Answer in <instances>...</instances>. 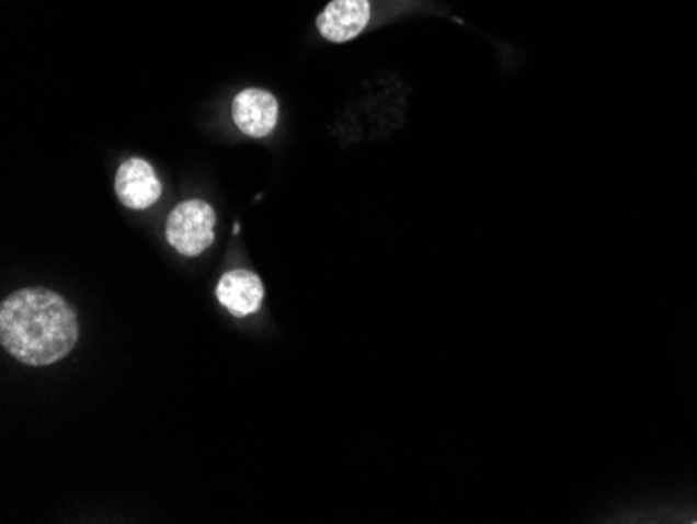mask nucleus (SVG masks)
<instances>
[{"instance_id": "obj_1", "label": "nucleus", "mask_w": 697, "mask_h": 524, "mask_svg": "<svg viewBox=\"0 0 697 524\" xmlns=\"http://www.w3.org/2000/svg\"><path fill=\"white\" fill-rule=\"evenodd\" d=\"M0 343L27 366H50L76 348L78 318L57 293L23 288L2 304Z\"/></svg>"}, {"instance_id": "obj_2", "label": "nucleus", "mask_w": 697, "mask_h": 524, "mask_svg": "<svg viewBox=\"0 0 697 524\" xmlns=\"http://www.w3.org/2000/svg\"><path fill=\"white\" fill-rule=\"evenodd\" d=\"M165 237L178 253L196 258L216 241V212L209 203L191 198L175 205L165 224Z\"/></svg>"}, {"instance_id": "obj_3", "label": "nucleus", "mask_w": 697, "mask_h": 524, "mask_svg": "<svg viewBox=\"0 0 697 524\" xmlns=\"http://www.w3.org/2000/svg\"><path fill=\"white\" fill-rule=\"evenodd\" d=\"M370 0H330L316 18V27L328 43L355 41L370 25Z\"/></svg>"}, {"instance_id": "obj_4", "label": "nucleus", "mask_w": 697, "mask_h": 524, "mask_svg": "<svg viewBox=\"0 0 697 524\" xmlns=\"http://www.w3.org/2000/svg\"><path fill=\"white\" fill-rule=\"evenodd\" d=\"M115 193L128 209H149L161 197L163 184L153 166L140 157L124 161L115 175Z\"/></svg>"}, {"instance_id": "obj_5", "label": "nucleus", "mask_w": 697, "mask_h": 524, "mask_svg": "<svg viewBox=\"0 0 697 524\" xmlns=\"http://www.w3.org/2000/svg\"><path fill=\"white\" fill-rule=\"evenodd\" d=\"M232 119L251 138L270 136L278 124V101L263 88H244L232 101Z\"/></svg>"}, {"instance_id": "obj_6", "label": "nucleus", "mask_w": 697, "mask_h": 524, "mask_svg": "<svg viewBox=\"0 0 697 524\" xmlns=\"http://www.w3.org/2000/svg\"><path fill=\"white\" fill-rule=\"evenodd\" d=\"M216 295L232 316L247 318L262 307L265 286L262 278L249 270H230L219 278Z\"/></svg>"}]
</instances>
